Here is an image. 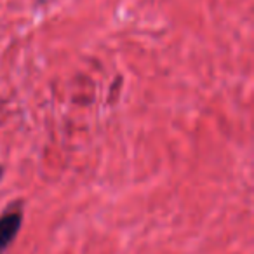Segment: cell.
I'll use <instances>...</instances> for the list:
<instances>
[{
  "instance_id": "obj_1",
  "label": "cell",
  "mask_w": 254,
  "mask_h": 254,
  "mask_svg": "<svg viewBox=\"0 0 254 254\" xmlns=\"http://www.w3.org/2000/svg\"><path fill=\"white\" fill-rule=\"evenodd\" d=\"M23 225V212L19 209L9 211L0 216V254H4L7 247L14 242Z\"/></svg>"
}]
</instances>
